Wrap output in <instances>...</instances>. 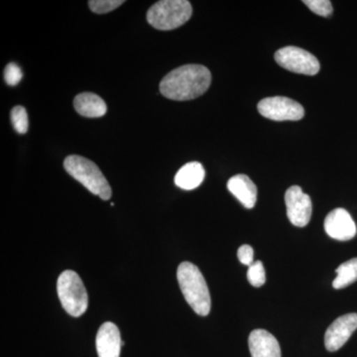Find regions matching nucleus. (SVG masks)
I'll use <instances>...</instances> for the list:
<instances>
[{
    "label": "nucleus",
    "instance_id": "6ab92c4d",
    "mask_svg": "<svg viewBox=\"0 0 357 357\" xmlns=\"http://www.w3.org/2000/svg\"><path fill=\"white\" fill-rule=\"evenodd\" d=\"M123 3L124 1L122 0H91L89 1V6L93 13L105 14L114 10Z\"/></svg>",
    "mask_w": 357,
    "mask_h": 357
},
{
    "label": "nucleus",
    "instance_id": "7ed1b4c3",
    "mask_svg": "<svg viewBox=\"0 0 357 357\" xmlns=\"http://www.w3.org/2000/svg\"><path fill=\"white\" fill-rule=\"evenodd\" d=\"M65 170L89 192L100 197L103 201L112 198V188L102 171L91 160L70 155L64 161Z\"/></svg>",
    "mask_w": 357,
    "mask_h": 357
},
{
    "label": "nucleus",
    "instance_id": "aec40b11",
    "mask_svg": "<svg viewBox=\"0 0 357 357\" xmlns=\"http://www.w3.org/2000/svg\"><path fill=\"white\" fill-rule=\"evenodd\" d=\"M303 2L311 9L312 13L318 14L319 16L328 17V16L332 15V2L328 0H305Z\"/></svg>",
    "mask_w": 357,
    "mask_h": 357
},
{
    "label": "nucleus",
    "instance_id": "423d86ee",
    "mask_svg": "<svg viewBox=\"0 0 357 357\" xmlns=\"http://www.w3.org/2000/svg\"><path fill=\"white\" fill-rule=\"evenodd\" d=\"M274 57L282 68L297 74L314 76L321 69L318 59L299 47H284L275 53Z\"/></svg>",
    "mask_w": 357,
    "mask_h": 357
},
{
    "label": "nucleus",
    "instance_id": "f03ea898",
    "mask_svg": "<svg viewBox=\"0 0 357 357\" xmlns=\"http://www.w3.org/2000/svg\"><path fill=\"white\" fill-rule=\"evenodd\" d=\"M177 278L188 304L199 316H208L211 307L210 290L199 268L191 262H182L178 267Z\"/></svg>",
    "mask_w": 357,
    "mask_h": 357
},
{
    "label": "nucleus",
    "instance_id": "f257e3e1",
    "mask_svg": "<svg viewBox=\"0 0 357 357\" xmlns=\"http://www.w3.org/2000/svg\"><path fill=\"white\" fill-rule=\"evenodd\" d=\"M211 83V74L202 65H185L164 77L160 84L162 95L172 100H191L204 95Z\"/></svg>",
    "mask_w": 357,
    "mask_h": 357
},
{
    "label": "nucleus",
    "instance_id": "f3484780",
    "mask_svg": "<svg viewBox=\"0 0 357 357\" xmlns=\"http://www.w3.org/2000/svg\"><path fill=\"white\" fill-rule=\"evenodd\" d=\"M11 122L14 129L20 134H25L29 128L28 114L25 107L17 105L11 110Z\"/></svg>",
    "mask_w": 357,
    "mask_h": 357
},
{
    "label": "nucleus",
    "instance_id": "0eeeda50",
    "mask_svg": "<svg viewBox=\"0 0 357 357\" xmlns=\"http://www.w3.org/2000/svg\"><path fill=\"white\" fill-rule=\"evenodd\" d=\"M257 109L262 116L275 121H297L305 115L302 105L285 96L263 98Z\"/></svg>",
    "mask_w": 357,
    "mask_h": 357
},
{
    "label": "nucleus",
    "instance_id": "6e6552de",
    "mask_svg": "<svg viewBox=\"0 0 357 357\" xmlns=\"http://www.w3.org/2000/svg\"><path fill=\"white\" fill-rule=\"evenodd\" d=\"M285 203L290 222L295 227H306L311 220L312 211L309 195L305 194L299 185H292L286 191Z\"/></svg>",
    "mask_w": 357,
    "mask_h": 357
},
{
    "label": "nucleus",
    "instance_id": "9d476101",
    "mask_svg": "<svg viewBox=\"0 0 357 357\" xmlns=\"http://www.w3.org/2000/svg\"><path fill=\"white\" fill-rule=\"evenodd\" d=\"M326 234L335 241H351L356 236V225L349 211L335 208L326 215L325 223Z\"/></svg>",
    "mask_w": 357,
    "mask_h": 357
},
{
    "label": "nucleus",
    "instance_id": "dca6fc26",
    "mask_svg": "<svg viewBox=\"0 0 357 357\" xmlns=\"http://www.w3.org/2000/svg\"><path fill=\"white\" fill-rule=\"evenodd\" d=\"M337 277L333 282V287L340 290L351 285L357 280V258L342 263L335 270Z\"/></svg>",
    "mask_w": 357,
    "mask_h": 357
},
{
    "label": "nucleus",
    "instance_id": "4468645a",
    "mask_svg": "<svg viewBox=\"0 0 357 357\" xmlns=\"http://www.w3.org/2000/svg\"><path fill=\"white\" fill-rule=\"evenodd\" d=\"M76 112L82 116L96 119L107 114V103L100 96L93 93H83L77 95L74 100Z\"/></svg>",
    "mask_w": 357,
    "mask_h": 357
},
{
    "label": "nucleus",
    "instance_id": "2eb2a0df",
    "mask_svg": "<svg viewBox=\"0 0 357 357\" xmlns=\"http://www.w3.org/2000/svg\"><path fill=\"white\" fill-rule=\"evenodd\" d=\"M204 169L199 162H190L183 166L175 176V184L177 187L187 191L197 189L204 182Z\"/></svg>",
    "mask_w": 357,
    "mask_h": 357
},
{
    "label": "nucleus",
    "instance_id": "412c9836",
    "mask_svg": "<svg viewBox=\"0 0 357 357\" xmlns=\"http://www.w3.org/2000/svg\"><path fill=\"white\" fill-rule=\"evenodd\" d=\"M23 73L20 66L15 63H9L4 70V79L8 86H16L22 79Z\"/></svg>",
    "mask_w": 357,
    "mask_h": 357
},
{
    "label": "nucleus",
    "instance_id": "a211bd4d",
    "mask_svg": "<svg viewBox=\"0 0 357 357\" xmlns=\"http://www.w3.org/2000/svg\"><path fill=\"white\" fill-rule=\"evenodd\" d=\"M248 279L253 287L259 288L266 282V273L261 261H255L248 267Z\"/></svg>",
    "mask_w": 357,
    "mask_h": 357
},
{
    "label": "nucleus",
    "instance_id": "9b49d317",
    "mask_svg": "<svg viewBox=\"0 0 357 357\" xmlns=\"http://www.w3.org/2000/svg\"><path fill=\"white\" fill-rule=\"evenodd\" d=\"M123 344L121 332L114 323L107 321L100 326L96 340L98 357H119Z\"/></svg>",
    "mask_w": 357,
    "mask_h": 357
},
{
    "label": "nucleus",
    "instance_id": "ddd939ff",
    "mask_svg": "<svg viewBox=\"0 0 357 357\" xmlns=\"http://www.w3.org/2000/svg\"><path fill=\"white\" fill-rule=\"evenodd\" d=\"M227 189L244 208L248 210L255 208L257 201V188L248 176L238 174L230 178L227 182Z\"/></svg>",
    "mask_w": 357,
    "mask_h": 357
},
{
    "label": "nucleus",
    "instance_id": "20e7f679",
    "mask_svg": "<svg viewBox=\"0 0 357 357\" xmlns=\"http://www.w3.org/2000/svg\"><path fill=\"white\" fill-rule=\"evenodd\" d=\"M192 8L187 0H162L147 13V21L158 30L169 31L184 25L191 18Z\"/></svg>",
    "mask_w": 357,
    "mask_h": 357
},
{
    "label": "nucleus",
    "instance_id": "f8f14e48",
    "mask_svg": "<svg viewBox=\"0 0 357 357\" xmlns=\"http://www.w3.org/2000/svg\"><path fill=\"white\" fill-rule=\"evenodd\" d=\"M248 345L251 357H281L278 340L267 331H253L249 335Z\"/></svg>",
    "mask_w": 357,
    "mask_h": 357
},
{
    "label": "nucleus",
    "instance_id": "4be33fe9",
    "mask_svg": "<svg viewBox=\"0 0 357 357\" xmlns=\"http://www.w3.org/2000/svg\"><path fill=\"white\" fill-rule=\"evenodd\" d=\"M253 255H255V251L248 244H244L237 250V257H238L239 261L246 266H250L255 261H253Z\"/></svg>",
    "mask_w": 357,
    "mask_h": 357
},
{
    "label": "nucleus",
    "instance_id": "39448f33",
    "mask_svg": "<svg viewBox=\"0 0 357 357\" xmlns=\"http://www.w3.org/2000/svg\"><path fill=\"white\" fill-rule=\"evenodd\" d=\"M59 299L63 307L72 317H81L89 306V297L83 281L72 270L59 276L57 283Z\"/></svg>",
    "mask_w": 357,
    "mask_h": 357
},
{
    "label": "nucleus",
    "instance_id": "1a4fd4ad",
    "mask_svg": "<svg viewBox=\"0 0 357 357\" xmlns=\"http://www.w3.org/2000/svg\"><path fill=\"white\" fill-rule=\"evenodd\" d=\"M356 328L357 314L356 312L340 317L326 330V349L331 352L342 349L351 337L352 333L356 332Z\"/></svg>",
    "mask_w": 357,
    "mask_h": 357
}]
</instances>
